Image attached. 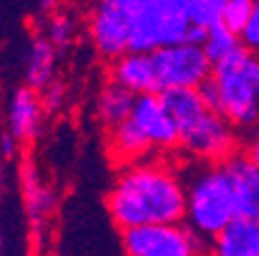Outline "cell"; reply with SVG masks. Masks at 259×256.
<instances>
[{
	"mask_svg": "<svg viewBox=\"0 0 259 256\" xmlns=\"http://www.w3.org/2000/svg\"><path fill=\"white\" fill-rule=\"evenodd\" d=\"M109 215L120 231L185 219V182L162 160L123 164L107 196Z\"/></svg>",
	"mask_w": 259,
	"mask_h": 256,
	"instance_id": "6da1fadb",
	"label": "cell"
},
{
	"mask_svg": "<svg viewBox=\"0 0 259 256\" xmlns=\"http://www.w3.org/2000/svg\"><path fill=\"white\" fill-rule=\"evenodd\" d=\"M120 14L130 37V51L153 54L185 42L192 16L188 0H109Z\"/></svg>",
	"mask_w": 259,
	"mask_h": 256,
	"instance_id": "7a4b0ae2",
	"label": "cell"
},
{
	"mask_svg": "<svg viewBox=\"0 0 259 256\" xmlns=\"http://www.w3.org/2000/svg\"><path fill=\"white\" fill-rule=\"evenodd\" d=\"M185 182V224L208 240L218 238L236 217L234 194L220 164L201 162L181 171Z\"/></svg>",
	"mask_w": 259,
	"mask_h": 256,
	"instance_id": "3957f363",
	"label": "cell"
},
{
	"mask_svg": "<svg viewBox=\"0 0 259 256\" xmlns=\"http://www.w3.org/2000/svg\"><path fill=\"white\" fill-rule=\"evenodd\" d=\"M218 90V113L234 127L252 129L259 125V54L241 46L218 60L210 72Z\"/></svg>",
	"mask_w": 259,
	"mask_h": 256,
	"instance_id": "277c9868",
	"label": "cell"
},
{
	"mask_svg": "<svg viewBox=\"0 0 259 256\" xmlns=\"http://www.w3.org/2000/svg\"><path fill=\"white\" fill-rule=\"evenodd\" d=\"M208 238L190 224H144L123 231L125 256H206L210 254Z\"/></svg>",
	"mask_w": 259,
	"mask_h": 256,
	"instance_id": "5b68a950",
	"label": "cell"
},
{
	"mask_svg": "<svg viewBox=\"0 0 259 256\" xmlns=\"http://www.w3.org/2000/svg\"><path fill=\"white\" fill-rule=\"evenodd\" d=\"M160 92L169 88H199L210 79L213 63L204 46L192 42H176L153 51Z\"/></svg>",
	"mask_w": 259,
	"mask_h": 256,
	"instance_id": "8992f818",
	"label": "cell"
},
{
	"mask_svg": "<svg viewBox=\"0 0 259 256\" xmlns=\"http://www.w3.org/2000/svg\"><path fill=\"white\" fill-rule=\"evenodd\" d=\"M178 145L192 160L220 164L232 152H236V145H238L236 127L222 113H215L208 109L192 125L181 129Z\"/></svg>",
	"mask_w": 259,
	"mask_h": 256,
	"instance_id": "52a82bcc",
	"label": "cell"
},
{
	"mask_svg": "<svg viewBox=\"0 0 259 256\" xmlns=\"http://www.w3.org/2000/svg\"><path fill=\"white\" fill-rule=\"evenodd\" d=\"M234 194L238 219H259V166L248 152H232L220 162Z\"/></svg>",
	"mask_w": 259,
	"mask_h": 256,
	"instance_id": "ba28073f",
	"label": "cell"
},
{
	"mask_svg": "<svg viewBox=\"0 0 259 256\" xmlns=\"http://www.w3.org/2000/svg\"><path fill=\"white\" fill-rule=\"evenodd\" d=\"M132 120L141 127V132L148 136L153 150H169L176 148L181 136L178 127L174 123L171 113L167 111L160 92H148V95H137L135 109H132Z\"/></svg>",
	"mask_w": 259,
	"mask_h": 256,
	"instance_id": "9c48e42d",
	"label": "cell"
},
{
	"mask_svg": "<svg viewBox=\"0 0 259 256\" xmlns=\"http://www.w3.org/2000/svg\"><path fill=\"white\" fill-rule=\"evenodd\" d=\"M44 113L47 109L42 104V95H37V90H32L28 85L19 88L7 107V129L21 143H30L42 132Z\"/></svg>",
	"mask_w": 259,
	"mask_h": 256,
	"instance_id": "30bf717a",
	"label": "cell"
},
{
	"mask_svg": "<svg viewBox=\"0 0 259 256\" xmlns=\"http://www.w3.org/2000/svg\"><path fill=\"white\" fill-rule=\"evenodd\" d=\"M111 81L120 83L135 95L160 92L153 54L146 51H127L125 56L111 60Z\"/></svg>",
	"mask_w": 259,
	"mask_h": 256,
	"instance_id": "8fae6325",
	"label": "cell"
},
{
	"mask_svg": "<svg viewBox=\"0 0 259 256\" xmlns=\"http://www.w3.org/2000/svg\"><path fill=\"white\" fill-rule=\"evenodd\" d=\"M210 256H259V219H234L213 238Z\"/></svg>",
	"mask_w": 259,
	"mask_h": 256,
	"instance_id": "7c38bea8",
	"label": "cell"
},
{
	"mask_svg": "<svg viewBox=\"0 0 259 256\" xmlns=\"http://www.w3.org/2000/svg\"><path fill=\"white\" fill-rule=\"evenodd\" d=\"M153 150L151 141L141 132V127L127 118L120 125L109 129V152L118 164H132L139 162L144 157H148V152Z\"/></svg>",
	"mask_w": 259,
	"mask_h": 256,
	"instance_id": "4fadbf2b",
	"label": "cell"
},
{
	"mask_svg": "<svg viewBox=\"0 0 259 256\" xmlns=\"http://www.w3.org/2000/svg\"><path fill=\"white\" fill-rule=\"evenodd\" d=\"M137 95L127 88H123L116 81H109L107 85H102V90L97 92L95 99V116L97 120L104 125L107 129L120 125L123 120H127L132 116V109H135Z\"/></svg>",
	"mask_w": 259,
	"mask_h": 256,
	"instance_id": "5bb4252c",
	"label": "cell"
},
{
	"mask_svg": "<svg viewBox=\"0 0 259 256\" xmlns=\"http://www.w3.org/2000/svg\"><path fill=\"white\" fill-rule=\"evenodd\" d=\"M21 187H23V198H26V210L32 224H42L49 215L56 208V196L54 192L44 185L39 171L26 162L21 169Z\"/></svg>",
	"mask_w": 259,
	"mask_h": 256,
	"instance_id": "9a60e30c",
	"label": "cell"
},
{
	"mask_svg": "<svg viewBox=\"0 0 259 256\" xmlns=\"http://www.w3.org/2000/svg\"><path fill=\"white\" fill-rule=\"evenodd\" d=\"M56 54L58 48L49 42L44 35L32 39L26 60V85L32 90H44L49 83H54L56 76Z\"/></svg>",
	"mask_w": 259,
	"mask_h": 256,
	"instance_id": "2e32d148",
	"label": "cell"
},
{
	"mask_svg": "<svg viewBox=\"0 0 259 256\" xmlns=\"http://www.w3.org/2000/svg\"><path fill=\"white\" fill-rule=\"evenodd\" d=\"M160 95L178 127V136H181V129L192 125L201 113L208 111L199 88H169V90H162Z\"/></svg>",
	"mask_w": 259,
	"mask_h": 256,
	"instance_id": "e0dca14e",
	"label": "cell"
},
{
	"mask_svg": "<svg viewBox=\"0 0 259 256\" xmlns=\"http://www.w3.org/2000/svg\"><path fill=\"white\" fill-rule=\"evenodd\" d=\"M238 46H241V35L232 32L225 23H213V26H208V35H206V39H204V51L213 65H215L218 60L227 58L229 54H234Z\"/></svg>",
	"mask_w": 259,
	"mask_h": 256,
	"instance_id": "ac0fdd59",
	"label": "cell"
},
{
	"mask_svg": "<svg viewBox=\"0 0 259 256\" xmlns=\"http://www.w3.org/2000/svg\"><path fill=\"white\" fill-rule=\"evenodd\" d=\"M74 30H76V26H74V19H72L70 14H54V16H49L47 35H44V37L60 51V48H67L72 44Z\"/></svg>",
	"mask_w": 259,
	"mask_h": 256,
	"instance_id": "d6986e66",
	"label": "cell"
},
{
	"mask_svg": "<svg viewBox=\"0 0 259 256\" xmlns=\"http://www.w3.org/2000/svg\"><path fill=\"white\" fill-rule=\"evenodd\" d=\"M227 3L229 0H188L192 23H199V26H206V28L213 26V23H220Z\"/></svg>",
	"mask_w": 259,
	"mask_h": 256,
	"instance_id": "ffe728a7",
	"label": "cell"
},
{
	"mask_svg": "<svg viewBox=\"0 0 259 256\" xmlns=\"http://www.w3.org/2000/svg\"><path fill=\"white\" fill-rule=\"evenodd\" d=\"M252 10H254V0H229L225 12H222L220 23H225L232 32L241 35L243 28L248 26L250 16H252Z\"/></svg>",
	"mask_w": 259,
	"mask_h": 256,
	"instance_id": "44dd1931",
	"label": "cell"
},
{
	"mask_svg": "<svg viewBox=\"0 0 259 256\" xmlns=\"http://www.w3.org/2000/svg\"><path fill=\"white\" fill-rule=\"evenodd\" d=\"M241 44L250 51H254V54H259V0H254L252 16H250L248 26L241 32Z\"/></svg>",
	"mask_w": 259,
	"mask_h": 256,
	"instance_id": "7402d4cb",
	"label": "cell"
},
{
	"mask_svg": "<svg viewBox=\"0 0 259 256\" xmlns=\"http://www.w3.org/2000/svg\"><path fill=\"white\" fill-rule=\"evenodd\" d=\"M42 104L47 109V113H58L65 104V85L58 83V81L49 83L42 90Z\"/></svg>",
	"mask_w": 259,
	"mask_h": 256,
	"instance_id": "603a6c76",
	"label": "cell"
},
{
	"mask_svg": "<svg viewBox=\"0 0 259 256\" xmlns=\"http://www.w3.org/2000/svg\"><path fill=\"white\" fill-rule=\"evenodd\" d=\"M19 145H21V141L16 139L10 129L0 132V155L5 157V160H12V157L19 152Z\"/></svg>",
	"mask_w": 259,
	"mask_h": 256,
	"instance_id": "cb8c5ba5",
	"label": "cell"
},
{
	"mask_svg": "<svg viewBox=\"0 0 259 256\" xmlns=\"http://www.w3.org/2000/svg\"><path fill=\"white\" fill-rule=\"evenodd\" d=\"M206 35H208V28L199 26V23H192V26H190V30H188V35H185V42H192V44H199V46H204Z\"/></svg>",
	"mask_w": 259,
	"mask_h": 256,
	"instance_id": "d4e9b609",
	"label": "cell"
},
{
	"mask_svg": "<svg viewBox=\"0 0 259 256\" xmlns=\"http://www.w3.org/2000/svg\"><path fill=\"white\" fill-rule=\"evenodd\" d=\"M248 155L252 157V162L259 166V125L254 127L252 136H250V143H248Z\"/></svg>",
	"mask_w": 259,
	"mask_h": 256,
	"instance_id": "484cf974",
	"label": "cell"
},
{
	"mask_svg": "<svg viewBox=\"0 0 259 256\" xmlns=\"http://www.w3.org/2000/svg\"><path fill=\"white\" fill-rule=\"evenodd\" d=\"M3 189H5V157L0 155V196H3Z\"/></svg>",
	"mask_w": 259,
	"mask_h": 256,
	"instance_id": "4316f807",
	"label": "cell"
},
{
	"mask_svg": "<svg viewBox=\"0 0 259 256\" xmlns=\"http://www.w3.org/2000/svg\"><path fill=\"white\" fill-rule=\"evenodd\" d=\"M56 3H58V0H42V7L44 10H51V7H56Z\"/></svg>",
	"mask_w": 259,
	"mask_h": 256,
	"instance_id": "83f0119b",
	"label": "cell"
},
{
	"mask_svg": "<svg viewBox=\"0 0 259 256\" xmlns=\"http://www.w3.org/2000/svg\"><path fill=\"white\" fill-rule=\"evenodd\" d=\"M3 249H5V240H3V235H0V256H3Z\"/></svg>",
	"mask_w": 259,
	"mask_h": 256,
	"instance_id": "f1b7e54d",
	"label": "cell"
}]
</instances>
